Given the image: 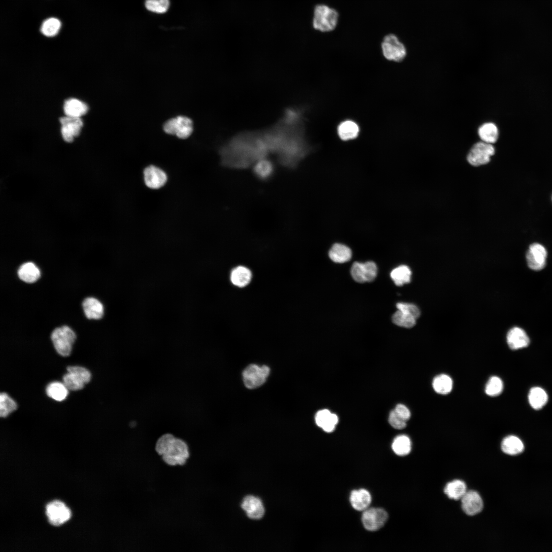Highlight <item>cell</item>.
Wrapping results in <instances>:
<instances>
[{
    "instance_id": "obj_1",
    "label": "cell",
    "mask_w": 552,
    "mask_h": 552,
    "mask_svg": "<svg viewBox=\"0 0 552 552\" xmlns=\"http://www.w3.org/2000/svg\"><path fill=\"white\" fill-rule=\"evenodd\" d=\"M155 450L165 464L169 466L185 465L190 457L188 442L171 433H165L157 439Z\"/></svg>"
},
{
    "instance_id": "obj_2",
    "label": "cell",
    "mask_w": 552,
    "mask_h": 552,
    "mask_svg": "<svg viewBox=\"0 0 552 552\" xmlns=\"http://www.w3.org/2000/svg\"><path fill=\"white\" fill-rule=\"evenodd\" d=\"M339 14L337 10L327 5H316L313 10V28L323 33L333 31L337 27Z\"/></svg>"
},
{
    "instance_id": "obj_3",
    "label": "cell",
    "mask_w": 552,
    "mask_h": 552,
    "mask_svg": "<svg viewBox=\"0 0 552 552\" xmlns=\"http://www.w3.org/2000/svg\"><path fill=\"white\" fill-rule=\"evenodd\" d=\"M76 338L75 332L68 326L55 328L51 333V338L57 353L62 356H68Z\"/></svg>"
},
{
    "instance_id": "obj_4",
    "label": "cell",
    "mask_w": 552,
    "mask_h": 552,
    "mask_svg": "<svg viewBox=\"0 0 552 552\" xmlns=\"http://www.w3.org/2000/svg\"><path fill=\"white\" fill-rule=\"evenodd\" d=\"M381 47L384 57L390 61L401 62L407 54L404 43L393 33L388 34L383 37Z\"/></svg>"
},
{
    "instance_id": "obj_5",
    "label": "cell",
    "mask_w": 552,
    "mask_h": 552,
    "mask_svg": "<svg viewBox=\"0 0 552 552\" xmlns=\"http://www.w3.org/2000/svg\"><path fill=\"white\" fill-rule=\"evenodd\" d=\"M164 131L180 139H186L192 134L193 122L188 117L179 116L168 120L164 125Z\"/></svg>"
},
{
    "instance_id": "obj_6",
    "label": "cell",
    "mask_w": 552,
    "mask_h": 552,
    "mask_svg": "<svg viewBox=\"0 0 552 552\" xmlns=\"http://www.w3.org/2000/svg\"><path fill=\"white\" fill-rule=\"evenodd\" d=\"M269 373L270 369L266 365L250 364L242 373L244 383L249 389L258 387L266 381Z\"/></svg>"
},
{
    "instance_id": "obj_7",
    "label": "cell",
    "mask_w": 552,
    "mask_h": 552,
    "mask_svg": "<svg viewBox=\"0 0 552 552\" xmlns=\"http://www.w3.org/2000/svg\"><path fill=\"white\" fill-rule=\"evenodd\" d=\"M495 148L492 144L480 141L475 144L467 155L468 163L473 166H479L490 162L491 157L495 153Z\"/></svg>"
},
{
    "instance_id": "obj_8",
    "label": "cell",
    "mask_w": 552,
    "mask_h": 552,
    "mask_svg": "<svg viewBox=\"0 0 552 552\" xmlns=\"http://www.w3.org/2000/svg\"><path fill=\"white\" fill-rule=\"evenodd\" d=\"M388 519V514L381 508H367L363 511L361 521L364 527L369 531L381 528Z\"/></svg>"
},
{
    "instance_id": "obj_9",
    "label": "cell",
    "mask_w": 552,
    "mask_h": 552,
    "mask_svg": "<svg viewBox=\"0 0 552 552\" xmlns=\"http://www.w3.org/2000/svg\"><path fill=\"white\" fill-rule=\"evenodd\" d=\"M143 179L147 188L152 190H158L166 184L168 181V175L162 168L155 165H151L144 169Z\"/></svg>"
},
{
    "instance_id": "obj_10",
    "label": "cell",
    "mask_w": 552,
    "mask_h": 552,
    "mask_svg": "<svg viewBox=\"0 0 552 552\" xmlns=\"http://www.w3.org/2000/svg\"><path fill=\"white\" fill-rule=\"evenodd\" d=\"M46 514L49 522L55 526L64 523L71 515L70 510L59 500L52 501L47 505Z\"/></svg>"
},
{
    "instance_id": "obj_11",
    "label": "cell",
    "mask_w": 552,
    "mask_h": 552,
    "mask_svg": "<svg viewBox=\"0 0 552 552\" xmlns=\"http://www.w3.org/2000/svg\"><path fill=\"white\" fill-rule=\"evenodd\" d=\"M377 267L373 261L361 263L354 262L351 267V273L353 279L358 283L370 282L377 276Z\"/></svg>"
},
{
    "instance_id": "obj_12",
    "label": "cell",
    "mask_w": 552,
    "mask_h": 552,
    "mask_svg": "<svg viewBox=\"0 0 552 552\" xmlns=\"http://www.w3.org/2000/svg\"><path fill=\"white\" fill-rule=\"evenodd\" d=\"M547 255V252L544 246L538 243L531 244L526 256L528 267L534 270L543 269L546 264Z\"/></svg>"
},
{
    "instance_id": "obj_13",
    "label": "cell",
    "mask_w": 552,
    "mask_h": 552,
    "mask_svg": "<svg viewBox=\"0 0 552 552\" xmlns=\"http://www.w3.org/2000/svg\"><path fill=\"white\" fill-rule=\"evenodd\" d=\"M59 121L63 139L66 142H72L80 134L83 126L82 120L80 118L65 116L60 118Z\"/></svg>"
},
{
    "instance_id": "obj_14",
    "label": "cell",
    "mask_w": 552,
    "mask_h": 552,
    "mask_svg": "<svg viewBox=\"0 0 552 552\" xmlns=\"http://www.w3.org/2000/svg\"><path fill=\"white\" fill-rule=\"evenodd\" d=\"M464 512L469 516L480 512L483 509V501L479 494L474 491H467L461 499Z\"/></svg>"
},
{
    "instance_id": "obj_15",
    "label": "cell",
    "mask_w": 552,
    "mask_h": 552,
    "mask_svg": "<svg viewBox=\"0 0 552 552\" xmlns=\"http://www.w3.org/2000/svg\"><path fill=\"white\" fill-rule=\"evenodd\" d=\"M242 508L251 519H259L264 514V508L261 499L257 497L249 495L243 500Z\"/></svg>"
},
{
    "instance_id": "obj_16",
    "label": "cell",
    "mask_w": 552,
    "mask_h": 552,
    "mask_svg": "<svg viewBox=\"0 0 552 552\" xmlns=\"http://www.w3.org/2000/svg\"><path fill=\"white\" fill-rule=\"evenodd\" d=\"M507 343L512 350H518L526 347L530 343V339L525 332L519 327L511 329L507 336Z\"/></svg>"
},
{
    "instance_id": "obj_17",
    "label": "cell",
    "mask_w": 552,
    "mask_h": 552,
    "mask_svg": "<svg viewBox=\"0 0 552 552\" xmlns=\"http://www.w3.org/2000/svg\"><path fill=\"white\" fill-rule=\"evenodd\" d=\"M316 424L326 432H332L338 422L336 415L325 409L319 410L315 417Z\"/></svg>"
},
{
    "instance_id": "obj_18",
    "label": "cell",
    "mask_w": 552,
    "mask_h": 552,
    "mask_svg": "<svg viewBox=\"0 0 552 552\" xmlns=\"http://www.w3.org/2000/svg\"><path fill=\"white\" fill-rule=\"evenodd\" d=\"M82 308L86 317L88 319H99L104 314V308L102 304L97 298L88 297L82 302Z\"/></svg>"
},
{
    "instance_id": "obj_19",
    "label": "cell",
    "mask_w": 552,
    "mask_h": 552,
    "mask_svg": "<svg viewBox=\"0 0 552 552\" xmlns=\"http://www.w3.org/2000/svg\"><path fill=\"white\" fill-rule=\"evenodd\" d=\"M372 497L368 491L361 489L353 491L350 496L352 507L357 511H363L369 508Z\"/></svg>"
},
{
    "instance_id": "obj_20",
    "label": "cell",
    "mask_w": 552,
    "mask_h": 552,
    "mask_svg": "<svg viewBox=\"0 0 552 552\" xmlns=\"http://www.w3.org/2000/svg\"><path fill=\"white\" fill-rule=\"evenodd\" d=\"M252 279L250 270L244 266H238L233 268L230 274V281L235 286L243 288L248 285Z\"/></svg>"
},
{
    "instance_id": "obj_21",
    "label": "cell",
    "mask_w": 552,
    "mask_h": 552,
    "mask_svg": "<svg viewBox=\"0 0 552 552\" xmlns=\"http://www.w3.org/2000/svg\"><path fill=\"white\" fill-rule=\"evenodd\" d=\"M17 275L21 281L27 283H32L40 278V272L33 262H28L19 266Z\"/></svg>"
},
{
    "instance_id": "obj_22",
    "label": "cell",
    "mask_w": 552,
    "mask_h": 552,
    "mask_svg": "<svg viewBox=\"0 0 552 552\" xmlns=\"http://www.w3.org/2000/svg\"><path fill=\"white\" fill-rule=\"evenodd\" d=\"M359 131L358 125L350 120L341 122L337 127L338 135L341 140L344 141L356 139Z\"/></svg>"
},
{
    "instance_id": "obj_23",
    "label": "cell",
    "mask_w": 552,
    "mask_h": 552,
    "mask_svg": "<svg viewBox=\"0 0 552 552\" xmlns=\"http://www.w3.org/2000/svg\"><path fill=\"white\" fill-rule=\"evenodd\" d=\"M274 165L266 157L260 158L253 164L255 175L261 180L269 179L274 172Z\"/></svg>"
},
{
    "instance_id": "obj_24",
    "label": "cell",
    "mask_w": 552,
    "mask_h": 552,
    "mask_svg": "<svg viewBox=\"0 0 552 552\" xmlns=\"http://www.w3.org/2000/svg\"><path fill=\"white\" fill-rule=\"evenodd\" d=\"M63 110L66 116L80 118L87 112L88 106L83 102L72 98L65 101Z\"/></svg>"
},
{
    "instance_id": "obj_25",
    "label": "cell",
    "mask_w": 552,
    "mask_h": 552,
    "mask_svg": "<svg viewBox=\"0 0 552 552\" xmlns=\"http://www.w3.org/2000/svg\"><path fill=\"white\" fill-rule=\"evenodd\" d=\"M478 134L481 141L492 144L498 139L499 130L494 123L486 122L479 127Z\"/></svg>"
},
{
    "instance_id": "obj_26",
    "label": "cell",
    "mask_w": 552,
    "mask_h": 552,
    "mask_svg": "<svg viewBox=\"0 0 552 552\" xmlns=\"http://www.w3.org/2000/svg\"><path fill=\"white\" fill-rule=\"evenodd\" d=\"M329 256L333 262L343 263L349 261L351 259L352 251L345 245L335 243L330 249Z\"/></svg>"
},
{
    "instance_id": "obj_27",
    "label": "cell",
    "mask_w": 552,
    "mask_h": 552,
    "mask_svg": "<svg viewBox=\"0 0 552 552\" xmlns=\"http://www.w3.org/2000/svg\"><path fill=\"white\" fill-rule=\"evenodd\" d=\"M502 451L509 455H516L523 452L524 445L521 440L515 435H509L502 440Z\"/></svg>"
},
{
    "instance_id": "obj_28",
    "label": "cell",
    "mask_w": 552,
    "mask_h": 552,
    "mask_svg": "<svg viewBox=\"0 0 552 552\" xmlns=\"http://www.w3.org/2000/svg\"><path fill=\"white\" fill-rule=\"evenodd\" d=\"M528 399L530 405L534 409H540L546 404L548 396L542 388L534 387L529 392Z\"/></svg>"
},
{
    "instance_id": "obj_29",
    "label": "cell",
    "mask_w": 552,
    "mask_h": 552,
    "mask_svg": "<svg viewBox=\"0 0 552 552\" xmlns=\"http://www.w3.org/2000/svg\"><path fill=\"white\" fill-rule=\"evenodd\" d=\"M444 491L449 498L460 499L467 492L466 485L461 480H454L446 485Z\"/></svg>"
},
{
    "instance_id": "obj_30",
    "label": "cell",
    "mask_w": 552,
    "mask_h": 552,
    "mask_svg": "<svg viewBox=\"0 0 552 552\" xmlns=\"http://www.w3.org/2000/svg\"><path fill=\"white\" fill-rule=\"evenodd\" d=\"M434 390L441 395H447L451 392L453 387V381L451 377L446 374H440L435 376L432 381Z\"/></svg>"
},
{
    "instance_id": "obj_31",
    "label": "cell",
    "mask_w": 552,
    "mask_h": 552,
    "mask_svg": "<svg viewBox=\"0 0 552 552\" xmlns=\"http://www.w3.org/2000/svg\"><path fill=\"white\" fill-rule=\"evenodd\" d=\"M392 447L393 451L398 455L405 456L409 453L411 449V443L408 436L402 434L394 440Z\"/></svg>"
},
{
    "instance_id": "obj_32",
    "label": "cell",
    "mask_w": 552,
    "mask_h": 552,
    "mask_svg": "<svg viewBox=\"0 0 552 552\" xmlns=\"http://www.w3.org/2000/svg\"><path fill=\"white\" fill-rule=\"evenodd\" d=\"M411 271L406 265L399 266L390 272V275L395 284L398 286H402L410 282Z\"/></svg>"
},
{
    "instance_id": "obj_33",
    "label": "cell",
    "mask_w": 552,
    "mask_h": 552,
    "mask_svg": "<svg viewBox=\"0 0 552 552\" xmlns=\"http://www.w3.org/2000/svg\"><path fill=\"white\" fill-rule=\"evenodd\" d=\"M47 395L53 399L61 401L64 400L68 395V389L60 382H53L46 388Z\"/></svg>"
},
{
    "instance_id": "obj_34",
    "label": "cell",
    "mask_w": 552,
    "mask_h": 552,
    "mask_svg": "<svg viewBox=\"0 0 552 552\" xmlns=\"http://www.w3.org/2000/svg\"><path fill=\"white\" fill-rule=\"evenodd\" d=\"M61 26L60 21L55 17L45 19L42 24L40 31L47 37H53L59 32Z\"/></svg>"
},
{
    "instance_id": "obj_35",
    "label": "cell",
    "mask_w": 552,
    "mask_h": 552,
    "mask_svg": "<svg viewBox=\"0 0 552 552\" xmlns=\"http://www.w3.org/2000/svg\"><path fill=\"white\" fill-rule=\"evenodd\" d=\"M392 321L396 325L409 328L416 323V318L411 315L398 310L392 316Z\"/></svg>"
},
{
    "instance_id": "obj_36",
    "label": "cell",
    "mask_w": 552,
    "mask_h": 552,
    "mask_svg": "<svg viewBox=\"0 0 552 552\" xmlns=\"http://www.w3.org/2000/svg\"><path fill=\"white\" fill-rule=\"evenodd\" d=\"M17 408L16 402L6 393L0 395V416L5 418Z\"/></svg>"
},
{
    "instance_id": "obj_37",
    "label": "cell",
    "mask_w": 552,
    "mask_h": 552,
    "mask_svg": "<svg viewBox=\"0 0 552 552\" xmlns=\"http://www.w3.org/2000/svg\"><path fill=\"white\" fill-rule=\"evenodd\" d=\"M503 388L502 380L498 377L492 376L490 378L486 384L485 393L491 397H495L500 395Z\"/></svg>"
},
{
    "instance_id": "obj_38",
    "label": "cell",
    "mask_w": 552,
    "mask_h": 552,
    "mask_svg": "<svg viewBox=\"0 0 552 552\" xmlns=\"http://www.w3.org/2000/svg\"><path fill=\"white\" fill-rule=\"evenodd\" d=\"M63 381L67 388L71 390L81 389L85 384L78 376L69 372L63 376Z\"/></svg>"
},
{
    "instance_id": "obj_39",
    "label": "cell",
    "mask_w": 552,
    "mask_h": 552,
    "mask_svg": "<svg viewBox=\"0 0 552 552\" xmlns=\"http://www.w3.org/2000/svg\"><path fill=\"white\" fill-rule=\"evenodd\" d=\"M146 8L149 11L162 14L166 12L170 6L169 0H146Z\"/></svg>"
},
{
    "instance_id": "obj_40",
    "label": "cell",
    "mask_w": 552,
    "mask_h": 552,
    "mask_svg": "<svg viewBox=\"0 0 552 552\" xmlns=\"http://www.w3.org/2000/svg\"><path fill=\"white\" fill-rule=\"evenodd\" d=\"M67 371L77 375L85 384L87 383L90 380V373L84 367L79 366H70L67 367Z\"/></svg>"
},
{
    "instance_id": "obj_41",
    "label": "cell",
    "mask_w": 552,
    "mask_h": 552,
    "mask_svg": "<svg viewBox=\"0 0 552 552\" xmlns=\"http://www.w3.org/2000/svg\"><path fill=\"white\" fill-rule=\"evenodd\" d=\"M398 310L409 314L417 319L420 315L419 308L415 305L408 303H399L396 305Z\"/></svg>"
},
{
    "instance_id": "obj_42",
    "label": "cell",
    "mask_w": 552,
    "mask_h": 552,
    "mask_svg": "<svg viewBox=\"0 0 552 552\" xmlns=\"http://www.w3.org/2000/svg\"><path fill=\"white\" fill-rule=\"evenodd\" d=\"M406 422L401 418L394 410L390 411L388 417V422L393 428L397 429H403L406 426Z\"/></svg>"
},
{
    "instance_id": "obj_43",
    "label": "cell",
    "mask_w": 552,
    "mask_h": 552,
    "mask_svg": "<svg viewBox=\"0 0 552 552\" xmlns=\"http://www.w3.org/2000/svg\"><path fill=\"white\" fill-rule=\"evenodd\" d=\"M394 410L401 418L405 421L410 418V411L405 405L399 404L396 406Z\"/></svg>"
}]
</instances>
